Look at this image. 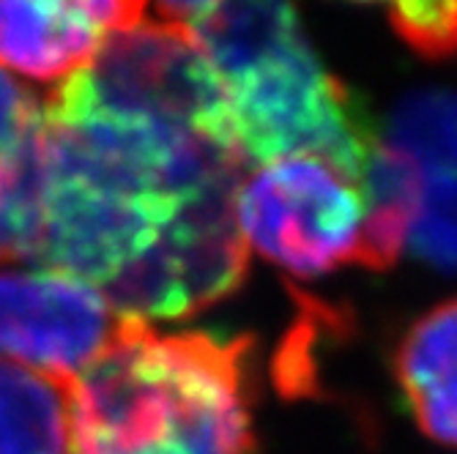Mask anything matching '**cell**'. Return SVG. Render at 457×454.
<instances>
[{
  "mask_svg": "<svg viewBox=\"0 0 457 454\" xmlns=\"http://www.w3.org/2000/svg\"><path fill=\"white\" fill-rule=\"evenodd\" d=\"M225 140L156 120L47 115L33 255L102 287L120 318H184L236 293L249 250Z\"/></svg>",
  "mask_w": 457,
  "mask_h": 454,
  "instance_id": "cell-1",
  "label": "cell"
},
{
  "mask_svg": "<svg viewBox=\"0 0 457 454\" xmlns=\"http://www.w3.org/2000/svg\"><path fill=\"white\" fill-rule=\"evenodd\" d=\"M71 454H255L249 343L120 318L71 381Z\"/></svg>",
  "mask_w": 457,
  "mask_h": 454,
  "instance_id": "cell-2",
  "label": "cell"
},
{
  "mask_svg": "<svg viewBox=\"0 0 457 454\" xmlns=\"http://www.w3.org/2000/svg\"><path fill=\"white\" fill-rule=\"evenodd\" d=\"M192 30L222 79L249 168L312 156L361 184L378 137L320 63L296 0H220Z\"/></svg>",
  "mask_w": 457,
  "mask_h": 454,
  "instance_id": "cell-3",
  "label": "cell"
},
{
  "mask_svg": "<svg viewBox=\"0 0 457 454\" xmlns=\"http://www.w3.org/2000/svg\"><path fill=\"white\" fill-rule=\"evenodd\" d=\"M45 110L173 123L238 148L220 74L192 25L173 20L115 36L86 71L53 91Z\"/></svg>",
  "mask_w": 457,
  "mask_h": 454,
  "instance_id": "cell-4",
  "label": "cell"
},
{
  "mask_svg": "<svg viewBox=\"0 0 457 454\" xmlns=\"http://www.w3.org/2000/svg\"><path fill=\"white\" fill-rule=\"evenodd\" d=\"M236 225L246 250L299 277H320L359 260L364 200L335 164L287 156L244 176Z\"/></svg>",
  "mask_w": 457,
  "mask_h": 454,
  "instance_id": "cell-5",
  "label": "cell"
},
{
  "mask_svg": "<svg viewBox=\"0 0 457 454\" xmlns=\"http://www.w3.org/2000/svg\"><path fill=\"white\" fill-rule=\"evenodd\" d=\"M120 318L94 285L58 271H0V356L74 378Z\"/></svg>",
  "mask_w": 457,
  "mask_h": 454,
  "instance_id": "cell-6",
  "label": "cell"
},
{
  "mask_svg": "<svg viewBox=\"0 0 457 454\" xmlns=\"http://www.w3.org/2000/svg\"><path fill=\"white\" fill-rule=\"evenodd\" d=\"M148 0H0V69L55 88L86 71Z\"/></svg>",
  "mask_w": 457,
  "mask_h": 454,
  "instance_id": "cell-7",
  "label": "cell"
},
{
  "mask_svg": "<svg viewBox=\"0 0 457 454\" xmlns=\"http://www.w3.org/2000/svg\"><path fill=\"white\" fill-rule=\"evenodd\" d=\"M417 181L420 214L411 250L441 271H457V94L413 91L397 102L381 137Z\"/></svg>",
  "mask_w": 457,
  "mask_h": 454,
  "instance_id": "cell-8",
  "label": "cell"
},
{
  "mask_svg": "<svg viewBox=\"0 0 457 454\" xmlns=\"http://www.w3.org/2000/svg\"><path fill=\"white\" fill-rule=\"evenodd\" d=\"M41 161L45 104L0 69V260L33 255Z\"/></svg>",
  "mask_w": 457,
  "mask_h": 454,
  "instance_id": "cell-9",
  "label": "cell"
},
{
  "mask_svg": "<svg viewBox=\"0 0 457 454\" xmlns=\"http://www.w3.org/2000/svg\"><path fill=\"white\" fill-rule=\"evenodd\" d=\"M395 378L420 430L457 449V299L408 326L395 351Z\"/></svg>",
  "mask_w": 457,
  "mask_h": 454,
  "instance_id": "cell-10",
  "label": "cell"
},
{
  "mask_svg": "<svg viewBox=\"0 0 457 454\" xmlns=\"http://www.w3.org/2000/svg\"><path fill=\"white\" fill-rule=\"evenodd\" d=\"M71 381L0 361V454H71Z\"/></svg>",
  "mask_w": 457,
  "mask_h": 454,
  "instance_id": "cell-11",
  "label": "cell"
},
{
  "mask_svg": "<svg viewBox=\"0 0 457 454\" xmlns=\"http://www.w3.org/2000/svg\"><path fill=\"white\" fill-rule=\"evenodd\" d=\"M386 14L417 55L444 61L457 53V0H386Z\"/></svg>",
  "mask_w": 457,
  "mask_h": 454,
  "instance_id": "cell-12",
  "label": "cell"
},
{
  "mask_svg": "<svg viewBox=\"0 0 457 454\" xmlns=\"http://www.w3.org/2000/svg\"><path fill=\"white\" fill-rule=\"evenodd\" d=\"M220 4V0H156V6H159V12L168 17V20H173V22H184L187 25V20H200L205 12H212L214 6Z\"/></svg>",
  "mask_w": 457,
  "mask_h": 454,
  "instance_id": "cell-13",
  "label": "cell"
},
{
  "mask_svg": "<svg viewBox=\"0 0 457 454\" xmlns=\"http://www.w3.org/2000/svg\"><path fill=\"white\" fill-rule=\"evenodd\" d=\"M356 4H372V0H356Z\"/></svg>",
  "mask_w": 457,
  "mask_h": 454,
  "instance_id": "cell-14",
  "label": "cell"
}]
</instances>
